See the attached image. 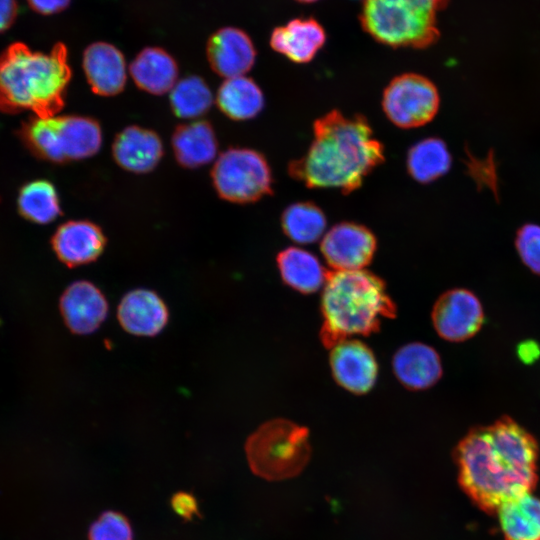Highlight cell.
Masks as SVG:
<instances>
[{"label":"cell","instance_id":"6da1fadb","mask_svg":"<svg viewBox=\"0 0 540 540\" xmlns=\"http://www.w3.org/2000/svg\"><path fill=\"white\" fill-rule=\"evenodd\" d=\"M538 444L510 417L475 427L454 451L459 484L482 510L496 513L531 493L537 482Z\"/></svg>","mask_w":540,"mask_h":540},{"label":"cell","instance_id":"7a4b0ae2","mask_svg":"<svg viewBox=\"0 0 540 540\" xmlns=\"http://www.w3.org/2000/svg\"><path fill=\"white\" fill-rule=\"evenodd\" d=\"M307 153L289 164L292 178L309 188H336L350 193L384 159V147L365 117L333 110L317 119Z\"/></svg>","mask_w":540,"mask_h":540},{"label":"cell","instance_id":"3957f363","mask_svg":"<svg viewBox=\"0 0 540 540\" xmlns=\"http://www.w3.org/2000/svg\"><path fill=\"white\" fill-rule=\"evenodd\" d=\"M70 78L68 52L63 43H57L49 53L32 51L21 42L13 43L0 55V111L55 116L64 106Z\"/></svg>","mask_w":540,"mask_h":540},{"label":"cell","instance_id":"277c9868","mask_svg":"<svg viewBox=\"0 0 540 540\" xmlns=\"http://www.w3.org/2000/svg\"><path fill=\"white\" fill-rule=\"evenodd\" d=\"M321 291L320 338L327 348L377 332L384 319L396 316L385 282L366 269L329 272Z\"/></svg>","mask_w":540,"mask_h":540},{"label":"cell","instance_id":"5b68a950","mask_svg":"<svg viewBox=\"0 0 540 540\" xmlns=\"http://www.w3.org/2000/svg\"><path fill=\"white\" fill-rule=\"evenodd\" d=\"M448 0H363L360 22L378 42L425 48L439 37L437 15Z\"/></svg>","mask_w":540,"mask_h":540},{"label":"cell","instance_id":"8992f818","mask_svg":"<svg viewBox=\"0 0 540 540\" xmlns=\"http://www.w3.org/2000/svg\"><path fill=\"white\" fill-rule=\"evenodd\" d=\"M245 452L254 474L270 481L292 478L310 459L309 431L290 420L273 419L249 436Z\"/></svg>","mask_w":540,"mask_h":540},{"label":"cell","instance_id":"52a82bcc","mask_svg":"<svg viewBox=\"0 0 540 540\" xmlns=\"http://www.w3.org/2000/svg\"><path fill=\"white\" fill-rule=\"evenodd\" d=\"M20 136L38 157L62 163L93 156L102 144V131L92 118L84 116L31 117Z\"/></svg>","mask_w":540,"mask_h":540},{"label":"cell","instance_id":"ba28073f","mask_svg":"<svg viewBox=\"0 0 540 540\" xmlns=\"http://www.w3.org/2000/svg\"><path fill=\"white\" fill-rule=\"evenodd\" d=\"M211 176L219 196L234 203L255 202L272 191L268 162L262 154L248 148H231L221 153Z\"/></svg>","mask_w":540,"mask_h":540},{"label":"cell","instance_id":"9c48e42d","mask_svg":"<svg viewBox=\"0 0 540 540\" xmlns=\"http://www.w3.org/2000/svg\"><path fill=\"white\" fill-rule=\"evenodd\" d=\"M440 105L438 90L426 77L406 73L385 88L382 107L388 119L401 128H415L430 122Z\"/></svg>","mask_w":540,"mask_h":540},{"label":"cell","instance_id":"30bf717a","mask_svg":"<svg viewBox=\"0 0 540 540\" xmlns=\"http://www.w3.org/2000/svg\"><path fill=\"white\" fill-rule=\"evenodd\" d=\"M431 320L442 339L462 342L480 330L484 322V311L472 291L455 288L438 297L432 308Z\"/></svg>","mask_w":540,"mask_h":540},{"label":"cell","instance_id":"8fae6325","mask_svg":"<svg viewBox=\"0 0 540 540\" xmlns=\"http://www.w3.org/2000/svg\"><path fill=\"white\" fill-rule=\"evenodd\" d=\"M377 248L375 235L365 226L341 222L325 232L320 250L332 271L365 269Z\"/></svg>","mask_w":540,"mask_h":540},{"label":"cell","instance_id":"7c38bea8","mask_svg":"<svg viewBox=\"0 0 540 540\" xmlns=\"http://www.w3.org/2000/svg\"><path fill=\"white\" fill-rule=\"evenodd\" d=\"M329 349L331 374L341 388L356 395L372 390L378 378L379 367L368 345L359 339L350 338Z\"/></svg>","mask_w":540,"mask_h":540},{"label":"cell","instance_id":"4fadbf2b","mask_svg":"<svg viewBox=\"0 0 540 540\" xmlns=\"http://www.w3.org/2000/svg\"><path fill=\"white\" fill-rule=\"evenodd\" d=\"M60 311L67 327L76 334L97 330L108 313L103 293L89 281L69 285L60 298Z\"/></svg>","mask_w":540,"mask_h":540},{"label":"cell","instance_id":"5bb4252c","mask_svg":"<svg viewBox=\"0 0 540 540\" xmlns=\"http://www.w3.org/2000/svg\"><path fill=\"white\" fill-rule=\"evenodd\" d=\"M206 51L212 70L226 79L245 75L256 58L250 37L234 27L221 28L211 35Z\"/></svg>","mask_w":540,"mask_h":540},{"label":"cell","instance_id":"9a60e30c","mask_svg":"<svg viewBox=\"0 0 540 540\" xmlns=\"http://www.w3.org/2000/svg\"><path fill=\"white\" fill-rule=\"evenodd\" d=\"M105 245L106 238L100 227L85 220L62 224L52 237L54 252L69 267L95 261Z\"/></svg>","mask_w":540,"mask_h":540},{"label":"cell","instance_id":"2e32d148","mask_svg":"<svg viewBox=\"0 0 540 540\" xmlns=\"http://www.w3.org/2000/svg\"><path fill=\"white\" fill-rule=\"evenodd\" d=\"M392 369L397 380L410 390L432 387L443 372L438 352L422 342L401 346L393 355Z\"/></svg>","mask_w":540,"mask_h":540},{"label":"cell","instance_id":"e0dca14e","mask_svg":"<svg viewBox=\"0 0 540 540\" xmlns=\"http://www.w3.org/2000/svg\"><path fill=\"white\" fill-rule=\"evenodd\" d=\"M83 70L92 91L98 95H116L126 84L125 58L110 43L96 42L89 45L83 54Z\"/></svg>","mask_w":540,"mask_h":540},{"label":"cell","instance_id":"ac0fdd59","mask_svg":"<svg viewBox=\"0 0 540 540\" xmlns=\"http://www.w3.org/2000/svg\"><path fill=\"white\" fill-rule=\"evenodd\" d=\"M117 315L123 329L137 336H155L169 317L164 301L148 289L128 292L119 303Z\"/></svg>","mask_w":540,"mask_h":540},{"label":"cell","instance_id":"d6986e66","mask_svg":"<svg viewBox=\"0 0 540 540\" xmlns=\"http://www.w3.org/2000/svg\"><path fill=\"white\" fill-rule=\"evenodd\" d=\"M112 153L118 165L134 173L151 171L163 155L160 137L153 131L129 126L115 138Z\"/></svg>","mask_w":540,"mask_h":540},{"label":"cell","instance_id":"ffe728a7","mask_svg":"<svg viewBox=\"0 0 540 540\" xmlns=\"http://www.w3.org/2000/svg\"><path fill=\"white\" fill-rule=\"evenodd\" d=\"M324 28L313 18H296L271 33L272 49L296 63L310 62L324 45Z\"/></svg>","mask_w":540,"mask_h":540},{"label":"cell","instance_id":"44dd1931","mask_svg":"<svg viewBox=\"0 0 540 540\" xmlns=\"http://www.w3.org/2000/svg\"><path fill=\"white\" fill-rule=\"evenodd\" d=\"M283 282L293 290L312 294L322 290L329 275L320 260L300 247H288L276 258Z\"/></svg>","mask_w":540,"mask_h":540},{"label":"cell","instance_id":"7402d4cb","mask_svg":"<svg viewBox=\"0 0 540 540\" xmlns=\"http://www.w3.org/2000/svg\"><path fill=\"white\" fill-rule=\"evenodd\" d=\"M129 73L140 89L155 95L170 92L178 81L177 63L158 47L143 49L130 64Z\"/></svg>","mask_w":540,"mask_h":540},{"label":"cell","instance_id":"603a6c76","mask_svg":"<svg viewBox=\"0 0 540 540\" xmlns=\"http://www.w3.org/2000/svg\"><path fill=\"white\" fill-rule=\"evenodd\" d=\"M172 147L182 166L197 168L216 158L218 144L212 126L207 121L197 120L176 128Z\"/></svg>","mask_w":540,"mask_h":540},{"label":"cell","instance_id":"cb8c5ba5","mask_svg":"<svg viewBox=\"0 0 540 540\" xmlns=\"http://www.w3.org/2000/svg\"><path fill=\"white\" fill-rule=\"evenodd\" d=\"M219 109L234 120L257 116L264 106V96L254 80L243 75L227 78L216 94Z\"/></svg>","mask_w":540,"mask_h":540},{"label":"cell","instance_id":"d4e9b609","mask_svg":"<svg viewBox=\"0 0 540 540\" xmlns=\"http://www.w3.org/2000/svg\"><path fill=\"white\" fill-rule=\"evenodd\" d=\"M496 513L504 540H540V498L527 493Z\"/></svg>","mask_w":540,"mask_h":540},{"label":"cell","instance_id":"484cf974","mask_svg":"<svg viewBox=\"0 0 540 540\" xmlns=\"http://www.w3.org/2000/svg\"><path fill=\"white\" fill-rule=\"evenodd\" d=\"M406 162L408 172L414 180L430 183L449 171L452 160L444 141L427 138L410 148Z\"/></svg>","mask_w":540,"mask_h":540},{"label":"cell","instance_id":"4316f807","mask_svg":"<svg viewBox=\"0 0 540 540\" xmlns=\"http://www.w3.org/2000/svg\"><path fill=\"white\" fill-rule=\"evenodd\" d=\"M281 225L289 239L297 244L306 245L322 239L327 221L323 211L314 203L298 202L284 210Z\"/></svg>","mask_w":540,"mask_h":540},{"label":"cell","instance_id":"83f0119b","mask_svg":"<svg viewBox=\"0 0 540 540\" xmlns=\"http://www.w3.org/2000/svg\"><path fill=\"white\" fill-rule=\"evenodd\" d=\"M18 207L23 217L39 224L52 222L61 212L55 187L46 180H35L23 186Z\"/></svg>","mask_w":540,"mask_h":540},{"label":"cell","instance_id":"f1b7e54d","mask_svg":"<svg viewBox=\"0 0 540 540\" xmlns=\"http://www.w3.org/2000/svg\"><path fill=\"white\" fill-rule=\"evenodd\" d=\"M212 102V92L199 76L178 80L170 91L172 110L180 118H198L210 109Z\"/></svg>","mask_w":540,"mask_h":540},{"label":"cell","instance_id":"f546056e","mask_svg":"<svg viewBox=\"0 0 540 540\" xmlns=\"http://www.w3.org/2000/svg\"><path fill=\"white\" fill-rule=\"evenodd\" d=\"M89 540H133L130 522L116 511L103 512L90 526Z\"/></svg>","mask_w":540,"mask_h":540},{"label":"cell","instance_id":"4dcf8cb0","mask_svg":"<svg viewBox=\"0 0 540 540\" xmlns=\"http://www.w3.org/2000/svg\"><path fill=\"white\" fill-rule=\"evenodd\" d=\"M515 247L523 264L540 275V225L527 223L516 233Z\"/></svg>","mask_w":540,"mask_h":540},{"label":"cell","instance_id":"1f68e13d","mask_svg":"<svg viewBox=\"0 0 540 540\" xmlns=\"http://www.w3.org/2000/svg\"><path fill=\"white\" fill-rule=\"evenodd\" d=\"M171 507L174 512L186 521L200 515L198 502L189 492L180 491L171 498Z\"/></svg>","mask_w":540,"mask_h":540},{"label":"cell","instance_id":"d6a6232c","mask_svg":"<svg viewBox=\"0 0 540 540\" xmlns=\"http://www.w3.org/2000/svg\"><path fill=\"white\" fill-rule=\"evenodd\" d=\"M71 0H27L29 6L36 12L49 15L63 11Z\"/></svg>","mask_w":540,"mask_h":540},{"label":"cell","instance_id":"836d02e7","mask_svg":"<svg viewBox=\"0 0 540 540\" xmlns=\"http://www.w3.org/2000/svg\"><path fill=\"white\" fill-rule=\"evenodd\" d=\"M17 14L18 5L16 0H0V33L10 28Z\"/></svg>","mask_w":540,"mask_h":540},{"label":"cell","instance_id":"e575fe53","mask_svg":"<svg viewBox=\"0 0 540 540\" xmlns=\"http://www.w3.org/2000/svg\"><path fill=\"white\" fill-rule=\"evenodd\" d=\"M518 353L523 362H533L539 356V347L534 342H523Z\"/></svg>","mask_w":540,"mask_h":540},{"label":"cell","instance_id":"d590c367","mask_svg":"<svg viewBox=\"0 0 540 540\" xmlns=\"http://www.w3.org/2000/svg\"><path fill=\"white\" fill-rule=\"evenodd\" d=\"M298 2H301V3H312V2H315V1H318V0H297Z\"/></svg>","mask_w":540,"mask_h":540}]
</instances>
